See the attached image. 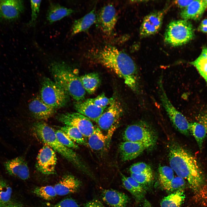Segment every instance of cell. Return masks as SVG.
<instances>
[{"label": "cell", "instance_id": "16", "mask_svg": "<svg viewBox=\"0 0 207 207\" xmlns=\"http://www.w3.org/2000/svg\"><path fill=\"white\" fill-rule=\"evenodd\" d=\"M148 147L143 144L129 141H124L119 145L121 158L124 162L136 158Z\"/></svg>", "mask_w": 207, "mask_h": 207}, {"label": "cell", "instance_id": "37", "mask_svg": "<svg viewBox=\"0 0 207 207\" xmlns=\"http://www.w3.org/2000/svg\"><path fill=\"white\" fill-rule=\"evenodd\" d=\"M131 177L143 186L150 183L153 179L152 172L141 174L131 173Z\"/></svg>", "mask_w": 207, "mask_h": 207}, {"label": "cell", "instance_id": "33", "mask_svg": "<svg viewBox=\"0 0 207 207\" xmlns=\"http://www.w3.org/2000/svg\"><path fill=\"white\" fill-rule=\"evenodd\" d=\"M56 137L59 141L65 146L71 149H77V144L73 142L69 137L60 129L55 131Z\"/></svg>", "mask_w": 207, "mask_h": 207}, {"label": "cell", "instance_id": "39", "mask_svg": "<svg viewBox=\"0 0 207 207\" xmlns=\"http://www.w3.org/2000/svg\"><path fill=\"white\" fill-rule=\"evenodd\" d=\"M131 173L141 174L152 172L151 167L143 162H139L132 165L129 168Z\"/></svg>", "mask_w": 207, "mask_h": 207}, {"label": "cell", "instance_id": "35", "mask_svg": "<svg viewBox=\"0 0 207 207\" xmlns=\"http://www.w3.org/2000/svg\"><path fill=\"white\" fill-rule=\"evenodd\" d=\"M163 17V14L162 12H157L149 14L144 19L159 30L162 23Z\"/></svg>", "mask_w": 207, "mask_h": 207}, {"label": "cell", "instance_id": "1", "mask_svg": "<svg viewBox=\"0 0 207 207\" xmlns=\"http://www.w3.org/2000/svg\"><path fill=\"white\" fill-rule=\"evenodd\" d=\"M168 156L170 167L187 180L195 201L206 206L207 179L195 158L179 145L170 148Z\"/></svg>", "mask_w": 207, "mask_h": 207}, {"label": "cell", "instance_id": "49", "mask_svg": "<svg viewBox=\"0 0 207 207\" xmlns=\"http://www.w3.org/2000/svg\"><path fill=\"white\" fill-rule=\"evenodd\" d=\"M204 1L206 3V8H207V0H204Z\"/></svg>", "mask_w": 207, "mask_h": 207}, {"label": "cell", "instance_id": "29", "mask_svg": "<svg viewBox=\"0 0 207 207\" xmlns=\"http://www.w3.org/2000/svg\"><path fill=\"white\" fill-rule=\"evenodd\" d=\"M12 190L7 181L0 176V206L11 201Z\"/></svg>", "mask_w": 207, "mask_h": 207}, {"label": "cell", "instance_id": "25", "mask_svg": "<svg viewBox=\"0 0 207 207\" xmlns=\"http://www.w3.org/2000/svg\"><path fill=\"white\" fill-rule=\"evenodd\" d=\"M185 198L183 190L177 191L164 198L160 202V207H181Z\"/></svg>", "mask_w": 207, "mask_h": 207}, {"label": "cell", "instance_id": "12", "mask_svg": "<svg viewBox=\"0 0 207 207\" xmlns=\"http://www.w3.org/2000/svg\"><path fill=\"white\" fill-rule=\"evenodd\" d=\"M116 10L112 4H108L102 7L97 16V25L104 34L111 35L117 21Z\"/></svg>", "mask_w": 207, "mask_h": 207}, {"label": "cell", "instance_id": "11", "mask_svg": "<svg viewBox=\"0 0 207 207\" xmlns=\"http://www.w3.org/2000/svg\"><path fill=\"white\" fill-rule=\"evenodd\" d=\"M57 161L55 151L45 144L39 151L36 166L37 169L44 174H54L55 173Z\"/></svg>", "mask_w": 207, "mask_h": 207}, {"label": "cell", "instance_id": "43", "mask_svg": "<svg viewBox=\"0 0 207 207\" xmlns=\"http://www.w3.org/2000/svg\"><path fill=\"white\" fill-rule=\"evenodd\" d=\"M84 207H105L102 202L97 199H93L87 202Z\"/></svg>", "mask_w": 207, "mask_h": 207}, {"label": "cell", "instance_id": "44", "mask_svg": "<svg viewBox=\"0 0 207 207\" xmlns=\"http://www.w3.org/2000/svg\"><path fill=\"white\" fill-rule=\"evenodd\" d=\"M197 119L200 123L207 128V110L200 114L197 117Z\"/></svg>", "mask_w": 207, "mask_h": 207}, {"label": "cell", "instance_id": "10", "mask_svg": "<svg viewBox=\"0 0 207 207\" xmlns=\"http://www.w3.org/2000/svg\"><path fill=\"white\" fill-rule=\"evenodd\" d=\"M57 119L66 125L76 127L85 138H87L93 132L95 126L91 120L78 112H66L60 114Z\"/></svg>", "mask_w": 207, "mask_h": 207}, {"label": "cell", "instance_id": "40", "mask_svg": "<svg viewBox=\"0 0 207 207\" xmlns=\"http://www.w3.org/2000/svg\"><path fill=\"white\" fill-rule=\"evenodd\" d=\"M41 1V0L30 1L31 13V19L29 23L30 25L34 24L36 21L39 12Z\"/></svg>", "mask_w": 207, "mask_h": 207}, {"label": "cell", "instance_id": "14", "mask_svg": "<svg viewBox=\"0 0 207 207\" xmlns=\"http://www.w3.org/2000/svg\"><path fill=\"white\" fill-rule=\"evenodd\" d=\"M22 1L0 0V18L6 20L18 18L24 10Z\"/></svg>", "mask_w": 207, "mask_h": 207}, {"label": "cell", "instance_id": "20", "mask_svg": "<svg viewBox=\"0 0 207 207\" xmlns=\"http://www.w3.org/2000/svg\"><path fill=\"white\" fill-rule=\"evenodd\" d=\"M206 9L204 0H193L182 11L180 15L184 20H199L202 17Z\"/></svg>", "mask_w": 207, "mask_h": 207}, {"label": "cell", "instance_id": "50", "mask_svg": "<svg viewBox=\"0 0 207 207\" xmlns=\"http://www.w3.org/2000/svg\"><path fill=\"white\" fill-rule=\"evenodd\" d=\"M203 207H207V206H204Z\"/></svg>", "mask_w": 207, "mask_h": 207}, {"label": "cell", "instance_id": "38", "mask_svg": "<svg viewBox=\"0 0 207 207\" xmlns=\"http://www.w3.org/2000/svg\"><path fill=\"white\" fill-rule=\"evenodd\" d=\"M121 179L123 186L133 196L136 200L140 201L141 200L144 195H142L135 189L127 180L126 176L120 173Z\"/></svg>", "mask_w": 207, "mask_h": 207}, {"label": "cell", "instance_id": "9", "mask_svg": "<svg viewBox=\"0 0 207 207\" xmlns=\"http://www.w3.org/2000/svg\"><path fill=\"white\" fill-rule=\"evenodd\" d=\"M122 137L124 141L139 143L149 147L154 145L156 139L154 132L143 123L129 126L124 131Z\"/></svg>", "mask_w": 207, "mask_h": 207}, {"label": "cell", "instance_id": "34", "mask_svg": "<svg viewBox=\"0 0 207 207\" xmlns=\"http://www.w3.org/2000/svg\"><path fill=\"white\" fill-rule=\"evenodd\" d=\"M113 98L114 97L110 98L107 97L104 93H103L95 98L88 99L96 106L106 108L111 104Z\"/></svg>", "mask_w": 207, "mask_h": 207}, {"label": "cell", "instance_id": "45", "mask_svg": "<svg viewBox=\"0 0 207 207\" xmlns=\"http://www.w3.org/2000/svg\"><path fill=\"white\" fill-rule=\"evenodd\" d=\"M198 30L203 33H207V18L202 21L198 28Z\"/></svg>", "mask_w": 207, "mask_h": 207}, {"label": "cell", "instance_id": "42", "mask_svg": "<svg viewBox=\"0 0 207 207\" xmlns=\"http://www.w3.org/2000/svg\"><path fill=\"white\" fill-rule=\"evenodd\" d=\"M126 179L131 185L139 193L144 195L145 192L143 186L131 177H126Z\"/></svg>", "mask_w": 207, "mask_h": 207}, {"label": "cell", "instance_id": "36", "mask_svg": "<svg viewBox=\"0 0 207 207\" xmlns=\"http://www.w3.org/2000/svg\"><path fill=\"white\" fill-rule=\"evenodd\" d=\"M156 28L144 19L140 29L141 37H145L154 34L158 30Z\"/></svg>", "mask_w": 207, "mask_h": 207}, {"label": "cell", "instance_id": "48", "mask_svg": "<svg viewBox=\"0 0 207 207\" xmlns=\"http://www.w3.org/2000/svg\"><path fill=\"white\" fill-rule=\"evenodd\" d=\"M0 143H2V144H3L4 143H3V141H2V139H1V138L0 137Z\"/></svg>", "mask_w": 207, "mask_h": 207}, {"label": "cell", "instance_id": "23", "mask_svg": "<svg viewBox=\"0 0 207 207\" xmlns=\"http://www.w3.org/2000/svg\"><path fill=\"white\" fill-rule=\"evenodd\" d=\"M74 12L72 9L62 6L57 3L51 2L47 11L46 18L49 23L52 24Z\"/></svg>", "mask_w": 207, "mask_h": 207}, {"label": "cell", "instance_id": "7", "mask_svg": "<svg viewBox=\"0 0 207 207\" xmlns=\"http://www.w3.org/2000/svg\"><path fill=\"white\" fill-rule=\"evenodd\" d=\"M69 95L60 86L48 78H44L40 97L47 105L56 109L66 106L69 100Z\"/></svg>", "mask_w": 207, "mask_h": 207}, {"label": "cell", "instance_id": "19", "mask_svg": "<svg viewBox=\"0 0 207 207\" xmlns=\"http://www.w3.org/2000/svg\"><path fill=\"white\" fill-rule=\"evenodd\" d=\"M28 109L35 118L41 120L49 118L55 111V109L44 103L40 96L36 97L29 103Z\"/></svg>", "mask_w": 207, "mask_h": 207}, {"label": "cell", "instance_id": "17", "mask_svg": "<svg viewBox=\"0 0 207 207\" xmlns=\"http://www.w3.org/2000/svg\"><path fill=\"white\" fill-rule=\"evenodd\" d=\"M74 108L77 112L96 122L106 108L99 107L91 102L88 99L81 102H76Z\"/></svg>", "mask_w": 207, "mask_h": 207}, {"label": "cell", "instance_id": "28", "mask_svg": "<svg viewBox=\"0 0 207 207\" xmlns=\"http://www.w3.org/2000/svg\"><path fill=\"white\" fill-rule=\"evenodd\" d=\"M60 129L65 133L76 144L87 145V140L83 134L76 127L66 125L61 127Z\"/></svg>", "mask_w": 207, "mask_h": 207}, {"label": "cell", "instance_id": "3", "mask_svg": "<svg viewBox=\"0 0 207 207\" xmlns=\"http://www.w3.org/2000/svg\"><path fill=\"white\" fill-rule=\"evenodd\" d=\"M33 130L37 138L45 144L58 152L91 178H94L92 173L80 156L72 149L65 146L59 141L52 127L45 122H39L34 125Z\"/></svg>", "mask_w": 207, "mask_h": 207}, {"label": "cell", "instance_id": "5", "mask_svg": "<svg viewBox=\"0 0 207 207\" xmlns=\"http://www.w3.org/2000/svg\"><path fill=\"white\" fill-rule=\"evenodd\" d=\"M195 36L192 24L188 20H175L168 26L164 36L165 41L173 46H178L187 43Z\"/></svg>", "mask_w": 207, "mask_h": 207}, {"label": "cell", "instance_id": "13", "mask_svg": "<svg viewBox=\"0 0 207 207\" xmlns=\"http://www.w3.org/2000/svg\"><path fill=\"white\" fill-rule=\"evenodd\" d=\"M4 168L9 175L22 180L28 179L30 177L27 163L22 156L7 160L3 163Z\"/></svg>", "mask_w": 207, "mask_h": 207}, {"label": "cell", "instance_id": "15", "mask_svg": "<svg viewBox=\"0 0 207 207\" xmlns=\"http://www.w3.org/2000/svg\"><path fill=\"white\" fill-rule=\"evenodd\" d=\"M81 182L71 175H64L54 186L57 195L63 196L76 192L80 189Z\"/></svg>", "mask_w": 207, "mask_h": 207}, {"label": "cell", "instance_id": "30", "mask_svg": "<svg viewBox=\"0 0 207 207\" xmlns=\"http://www.w3.org/2000/svg\"><path fill=\"white\" fill-rule=\"evenodd\" d=\"M33 193L47 200H52L57 195L54 186L51 185L37 187L33 190Z\"/></svg>", "mask_w": 207, "mask_h": 207}, {"label": "cell", "instance_id": "6", "mask_svg": "<svg viewBox=\"0 0 207 207\" xmlns=\"http://www.w3.org/2000/svg\"><path fill=\"white\" fill-rule=\"evenodd\" d=\"M123 112L120 102L114 97L111 104L96 122L97 126L106 137L109 144L118 126Z\"/></svg>", "mask_w": 207, "mask_h": 207}, {"label": "cell", "instance_id": "4", "mask_svg": "<svg viewBox=\"0 0 207 207\" xmlns=\"http://www.w3.org/2000/svg\"><path fill=\"white\" fill-rule=\"evenodd\" d=\"M54 81L62 87L76 102L83 101L86 91L79 77L73 72L71 68L62 62H55L50 66Z\"/></svg>", "mask_w": 207, "mask_h": 207}, {"label": "cell", "instance_id": "8", "mask_svg": "<svg viewBox=\"0 0 207 207\" xmlns=\"http://www.w3.org/2000/svg\"><path fill=\"white\" fill-rule=\"evenodd\" d=\"M162 79V77L161 76L158 82L159 94L162 105L176 128L182 133L188 135L190 131V123L170 101L164 88Z\"/></svg>", "mask_w": 207, "mask_h": 207}, {"label": "cell", "instance_id": "22", "mask_svg": "<svg viewBox=\"0 0 207 207\" xmlns=\"http://www.w3.org/2000/svg\"><path fill=\"white\" fill-rule=\"evenodd\" d=\"M95 7L82 18L75 20L72 27L71 36L87 31L96 21Z\"/></svg>", "mask_w": 207, "mask_h": 207}, {"label": "cell", "instance_id": "51", "mask_svg": "<svg viewBox=\"0 0 207 207\" xmlns=\"http://www.w3.org/2000/svg\"><path fill=\"white\" fill-rule=\"evenodd\" d=\"M206 129H207V128H206Z\"/></svg>", "mask_w": 207, "mask_h": 207}, {"label": "cell", "instance_id": "27", "mask_svg": "<svg viewBox=\"0 0 207 207\" xmlns=\"http://www.w3.org/2000/svg\"><path fill=\"white\" fill-rule=\"evenodd\" d=\"M189 129L194 136L200 150H201L203 141L207 134L206 128L200 123L195 122L190 123Z\"/></svg>", "mask_w": 207, "mask_h": 207}, {"label": "cell", "instance_id": "31", "mask_svg": "<svg viewBox=\"0 0 207 207\" xmlns=\"http://www.w3.org/2000/svg\"><path fill=\"white\" fill-rule=\"evenodd\" d=\"M158 171L159 181L162 186L171 181L174 177L173 170L170 167L160 166Z\"/></svg>", "mask_w": 207, "mask_h": 207}, {"label": "cell", "instance_id": "46", "mask_svg": "<svg viewBox=\"0 0 207 207\" xmlns=\"http://www.w3.org/2000/svg\"><path fill=\"white\" fill-rule=\"evenodd\" d=\"M193 0H177L175 1V3L181 8H185Z\"/></svg>", "mask_w": 207, "mask_h": 207}, {"label": "cell", "instance_id": "24", "mask_svg": "<svg viewBox=\"0 0 207 207\" xmlns=\"http://www.w3.org/2000/svg\"><path fill=\"white\" fill-rule=\"evenodd\" d=\"M82 85L86 91L89 94L94 93L99 86L101 79L96 72H91L79 77Z\"/></svg>", "mask_w": 207, "mask_h": 207}, {"label": "cell", "instance_id": "32", "mask_svg": "<svg viewBox=\"0 0 207 207\" xmlns=\"http://www.w3.org/2000/svg\"><path fill=\"white\" fill-rule=\"evenodd\" d=\"M185 185V180L178 176L174 178L170 182L162 186L164 189L168 191H175L183 190Z\"/></svg>", "mask_w": 207, "mask_h": 207}, {"label": "cell", "instance_id": "26", "mask_svg": "<svg viewBox=\"0 0 207 207\" xmlns=\"http://www.w3.org/2000/svg\"><path fill=\"white\" fill-rule=\"evenodd\" d=\"M190 63L195 67L200 75L207 82V47H203L200 55Z\"/></svg>", "mask_w": 207, "mask_h": 207}, {"label": "cell", "instance_id": "18", "mask_svg": "<svg viewBox=\"0 0 207 207\" xmlns=\"http://www.w3.org/2000/svg\"><path fill=\"white\" fill-rule=\"evenodd\" d=\"M103 200L111 207H126L129 201L124 193L112 189H103L101 192Z\"/></svg>", "mask_w": 207, "mask_h": 207}, {"label": "cell", "instance_id": "21", "mask_svg": "<svg viewBox=\"0 0 207 207\" xmlns=\"http://www.w3.org/2000/svg\"><path fill=\"white\" fill-rule=\"evenodd\" d=\"M87 138V145L93 150L98 153L106 150L110 144L97 126H95L93 132Z\"/></svg>", "mask_w": 207, "mask_h": 207}, {"label": "cell", "instance_id": "2", "mask_svg": "<svg viewBox=\"0 0 207 207\" xmlns=\"http://www.w3.org/2000/svg\"><path fill=\"white\" fill-rule=\"evenodd\" d=\"M89 57L114 72L137 93L140 91L136 65L127 53L115 47L107 45L90 51Z\"/></svg>", "mask_w": 207, "mask_h": 207}, {"label": "cell", "instance_id": "47", "mask_svg": "<svg viewBox=\"0 0 207 207\" xmlns=\"http://www.w3.org/2000/svg\"><path fill=\"white\" fill-rule=\"evenodd\" d=\"M0 207H25L21 204L12 201L8 204Z\"/></svg>", "mask_w": 207, "mask_h": 207}, {"label": "cell", "instance_id": "41", "mask_svg": "<svg viewBox=\"0 0 207 207\" xmlns=\"http://www.w3.org/2000/svg\"><path fill=\"white\" fill-rule=\"evenodd\" d=\"M51 207H80L78 203L72 198L64 199Z\"/></svg>", "mask_w": 207, "mask_h": 207}]
</instances>
